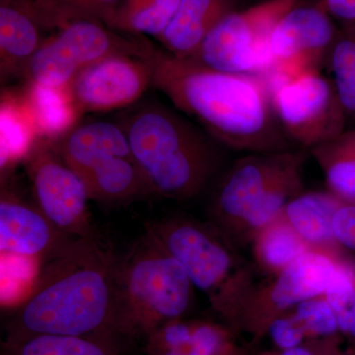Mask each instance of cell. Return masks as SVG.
Segmentation results:
<instances>
[{"label":"cell","instance_id":"obj_1","mask_svg":"<svg viewBox=\"0 0 355 355\" xmlns=\"http://www.w3.org/2000/svg\"><path fill=\"white\" fill-rule=\"evenodd\" d=\"M153 86L217 144L250 153L291 148L261 76L219 71L156 49Z\"/></svg>","mask_w":355,"mask_h":355},{"label":"cell","instance_id":"obj_2","mask_svg":"<svg viewBox=\"0 0 355 355\" xmlns=\"http://www.w3.org/2000/svg\"><path fill=\"white\" fill-rule=\"evenodd\" d=\"M118 257L95 235L51 257L7 324V336H106L113 330Z\"/></svg>","mask_w":355,"mask_h":355},{"label":"cell","instance_id":"obj_3","mask_svg":"<svg viewBox=\"0 0 355 355\" xmlns=\"http://www.w3.org/2000/svg\"><path fill=\"white\" fill-rule=\"evenodd\" d=\"M120 123L155 195L191 200L218 167L216 140L165 105H140Z\"/></svg>","mask_w":355,"mask_h":355},{"label":"cell","instance_id":"obj_4","mask_svg":"<svg viewBox=\"0 0 355 355\" xmlns=\"http://www.w3.org/2000/svg\"><path fill=\"white\" fill-rule=\"evenodd\" d=\"M305 149L250 153L222 175L209 205L212 223L239 249L304 191Z\"/></svg>","mask_w":355,"mask_h":355},{"label":"cell","instance_id":"obj_5","mask_svg":"<svg viewBox=\"0 0 355 355\" xmlns=\"http://www.w3.org/2000/svg\"><path fill=\"white\" fill-rule=\"evenodd\" d=\"M153 236L174 257L195 289L203 292L210 307L232 331L257 280L254 268L218 228L209 222L173 216L147 224Z\"/></svg>","mask_w":355,"mask_h":355},{"label":"cell","instance_id":"obj_6","mask_svg":"<svg viewBox=\"0 0 355 355\" xmlns=\"http://www.w3.org/2000/svg\"><path fill=\"white\" fill-rule=\"evenodd\" d=\"M195 287L183 266L146 232L119 258L114 289V336L146 340L190 311Z\"/></svg>","mask_w":355,"mask_h":355},{"label":"cell","instance_id":"obj_7","mask_svg":"<svg viewBox=\"0 0 355 355\" xmlns=\"http://www.w3.org/2000/svg\"><path fill=\"white\" fill-rule=\"evenodd\" d=\"M156 51L144 36L123 35L96 21H76L44 40L26 69V83L62 87L80 70L110 55L150 57Z\"/></svg>","mask_w":355,"mask_h":355},{"label":"cell","instance_id":"obj_8","mask_svg":"<svg viewBox=\"0 0 355 355\" xmlns=\"http://www.w3.org/2000/svg\"><path fill=\"white\" fill-rule=\"evenodd\" d=\"M299 0H265L232 11L190 55L198 64L230 73L263 76L272 67L270 38L280 18Z\"/></svg>","mask_w":355,"mask_h":355},{"label":"cell","instance_id":"obj_9","mask_svg":"<svg viewBox=\"0 0 355 355\" xmlns=\"http://www.w3.org/2000/svg\"><path fill=\"white\" fill-rule=\"evenodd\" d=\"M261 78L282 132L301 148L309 150L347 128L333 84L321 69L291 76L266 74Z\"/></svg>","mask_w":355,"mask_h":355},{"label":"cell","instance_id":"obj_10","mask_svg":"<svg viewBox=\"0 0 355 355\" xmlns=\"http://www.w3.org/2000/svg\"><path fill=\"white\" fill-rule=\"evenodd\" d=\"M345 261V257L309 250L279 272L257 282L243 309L238 331L249 334L256 342L261 340L273 320L303 301L324 295Z\"/></svg>","mask_w":355,"mask_h":355},{"label":"cell","instance_id":"obj_11","mask_svg":"<svg viewBox=\"0 0 355 355\" xmlns=\"http://www.w3.org/2000/svg\"><path fill=\"white\" fill-rule=\"evenodd\" d=\"M25 161L35 202L46 218L71 237L95 235L85 184L60 158L53 142L39 139Z\"/></svg>","mask_w":355,"mask_h":355},{"label":"cell","instance_id":"obj_12","mask_svg":"<svg viewBox=\"0 0 355 355\" xmlns=\"http://www.w3.org/2000/svg\"><path fill=\"white\" fill-rule=\"evenodd\" d=\"M154 53L150 57L118 53L80 70L70 89L83 114L114 111L139 101L153 86Z\"/></svg>","mask_w":355,"mask_h":355},{"label":"cell","instance_id":"obj_13","mask_svg":"<svg viewBox=\"0 0 355 355\" xmlns=\"http://www.w3.org/2000/svg\"><path fill=\"white\" fill-rule=\"evenodd\" d=\"M338 30L333 18L317 2L312 6L298 2L280 18L270 34L272 67L268 73L291 76L321 69Z\"/></svg>","mask_w":355,"mask_h":355},{"label":"cell","instance_id":"obj_14","mask_svg":"<svg viewBox=\"0 0 355 355\" xmlns=\"http://www.w3.org/2000/svg\"><path fill=\"white\" fill-rule=\"evenodd\" d=\"M55 227L37 205L7 190L0 200V250L2 256L39 260L60 251L72 239Z\"/></svg>","mask_w":355,"mask_h":355},{"label":"cell","instance_id":"obj_15","mask_svg":"<svg viewBox=\"0 0 355 355\" xmlns=\"http://www.w3.org/2000/svg\"><path fill=\"white\" fill-rule=\"evenodd\" d=\"M46 31L33 0H0V78H24Z\"/></svg>","mask_w":355,"mask_h":355},{"label":"cell","instance_id":"obj_16","mask_svg":"<svg viewBox=\"0 0 355 355\" xmlns=\"http://www.w3.org/2000/svg\"><path fill=\"white\" fill-rule=\"evenodd\" d=\"M53 142L60 158L80 177L112 159L133 155L125 128L112 121L77 125Z\"/></svg>","mask_w":355,"mask_h":355},{"label":"cell","instance_id":"obj_17","mask_svg":"<svg viewBox=\"0 0 355 355\" xmlns=\"http://www.w3.org/2000/svg\"><path fill=\"white\" fill-rule=\"evenodd\" d=\"M237 6L238 0H181L169 25L156 40L175 57L189 58Z\"/></svg>","mask_w":355,"mask_h":355},{"label":"cell","instance_id":"obj_18","mask_svg":"<svg viewBox=\"0 0 355 355\" xmlns=\"http://www.w3.org/2000/svg\"><path fill=\"white\" fill-rule=\"evenodd\" d=\"M227 326L179 319L165 324L146 338L148 355H219L233 342Z\"/></svg>","mask_w":355,"mask_h":355},{"label":"cell","instance_id":"obj_19","mask_svg":"<svg viewBox=\"0 0 355 355\" xmlns=\"http://www.w3.org/2000/svg\"><path fill=\"white\" fill-rule=\"evenodd\" d=\"M343 200L330 191H303L282 211L288 223L311 249L343 257L335 239L333 218Z\"/></svg>","mask_w":355,"mask_h":355},{"label":"cell","instance_id":"obj_20","mask_svg":"<svg viewBox=\"0 0 355 355\" xmlns=\"http://www.w3.org/2000/svg\"><path fill=\"white\" fill-rule=\"evenodd\" d=\"M40 135L34 113L24 90H6L0 99V144L1 169L28 157L39 141Z\"/></svg>","mask_w":355,"mask_h":355},{"label":"cell","instance_id":"obj_21","mask_svg":"<svg viewBox=\"0 0 355 355\" xmlns=\"http://www.w3.org/2000/svg\"><path fill=\"white\" fill-rule=\"evenodd\" d=\"M24 93L34 113L40 139L55 141L78 125L83 114L74 100L70 84L55 87L26 83Z\"/></svg>","mask_w":355,"mask_h":355},{"label":"cell","instance_id":"obj_22","mask_svg":"<svg viewBox=\"0 0 355 355\" xmlns=\"http://www.w3.org/2000/svg\"><path fill=\"white\" fill-rule=\"evenodd\" d=\"M308 151L323 172L327 190L355 203V125Z\"/></svg>","mask_w":355,"mask_h":355},{"label":"cell","instance_id":"obj_23","mask_svg":"<svg viewBox=\"0 0 355 355\" xmlns=\"http://www.w3.org/2000/svg\"><path fill=\"white\" fill-rule=\"evenodd\" d=\"M250 246L254 268L266 277L279 272L306 252L313 250L282 214L261 229Z\"/></svg>","mask_w":355,"mask_h":355},{"label":"cell","instance_id":"obj_24","mask_svg":"<svg viewBox=\"0 0 355 355\" xmlns=\"http://www.w3.org/2000/svg\"><path fill=\"white\" fill-rule=\"evenodd\" d=\"M1 355H119L114 338L38 334L7 336Z\"/></svg>","mask_w":355,"mask_h":355},{"label":"cell","instance_id":"obj_25","mask_svg":"<svg viewBox=\"0 0 355 355\" xmlns=\"http://www.w3.org/2000/svg\"><path fill=\"white\" fill-rule=\"evenodd\" d=\"M181 0H121L105 25L132 36H160Z\"/></svg>","mask_w":355,"mask_h":355},{"label":"cell","instance_id":"obj_26","mask_svg":"<svg viewBox=\"0 0 355 355\" xmlns=\"http://www.w3.org/2000/svg\"><path fill=\"white\" fill-rule=\"evenodd\" d=\"M324 65L347 123H355V27L338 30Z\"/></svg>","mask_w":355,"mask_h":355},{"label":"cell","instance_id":"obj_27","mask_svg":"<svg viewBox=\"0 0 355 355\" xmlns=\"http://www.w3.org/2000/svg\"><path fill=\"white\" fill-rule=\"evenodd\" d=\"M121 0H33L46 30H58L76 21L105 24Z\"/></svg>","mask_w":355,"mask_h":355},{"label":"cell","instance_id":"obj_28","mask_svg":"<svg viewBox=\"0 0 355 355\" xmlns=\"http://www.w3.org/2000/svg\"><path fill=\"white\" fill-rule=\"evenodd\" d=\"M335 313L340 336L355 349V265L345 260L324 292Z\"/></svg>","mask_w":355,"mask_h":355},{"label":"cell","instance_id":"obj_29","mask_svg":"<svg viewBox=\"0 0 355 355\" xmlns=\"http://www.w3.org/2000/svg\"><path fill=\"white\" fill-rule=\"evenodd\" d=\"M291 312L302 324L309 343L331 342L342 338L335 313L324 295L303 301Z\"/></svg>","mask_w":355,"mask_h":355},{"label":"cell","instance_id":"obj_30","mask_svg":"<svg viewBox=\"0 0 355 355\" xmlns=\"http://www.w3.org/2000/svg\"><path fill=\"white\" fill-rule=\"evenodd\" d=\"M266 335L270 336L277 350L294 349L309 343L302 324L291 311L273 320Z\"/></svg>","mask_w":355,"mask_h":355},{"label":"cell","instance_id":"obj_31","mask_svg":"<svg viewBox=\"0 0 355 355\" xmlns=\"http://www.w3.org/2000/svg\"><path fill=\"white\" fill-rule=\"evenodd\" d=\"M333 231L342 251L355 253V203H340L334 216Z\"/></svg>","mask_w":355,"mask_h":355},{"label":"cell","instance_id":"obj_32","mask_svg":"<svg viewBox=\"0 0 355 355\" xmlns=\"http://www.w3.org/2000/svg\"><path fill=\"white\" fill-rule=\"evenodd\" d=\"M317 3L342 27L355 26V0H318Z\"/></svg>","mask_w":355,"mask_h":355},{"label":"cell","instance_id":"obj_33","mask_svg":"<svg viewBox=\"0 0 355 355\" xmlns=\"http://www.w3.org/2000/svg\"><path fill=\"white\" fill-rule=\"evenodd\" d=\"M338 349H331L326 355H336L338 354ZM263 355H320L316 349L313 347V343L301 345V347H294V349L286 350H275L272 354H266Z\"/></svg>","mask_w":355,"mask_h":355},{"label":"cell","instance_id":"obj_34","mask_svg":"<svg viewBox=\"0 0 355 355\" xmlns=\"http://www.w3.org/2000/svg\"><path fill=\"white\" fill-rule=\"evenodd\" d=\"M219 355H244L239 347H236L234 343H231Z\"/></svg>","mask_w":355,"mask_h":355},{"label":"cell","instance_id":"obj_35","mask_svg":"<svg viewBox=\"0 0 355 355\" xmlns=\"http://www.w3.org/2000/svg\"><path fill=\"white\" fill-rule=\"evenodd\" d=\"M352 27H355V26H352Z\"/></svg>","mask_w":355,"mask_h":355}]
</instances>
